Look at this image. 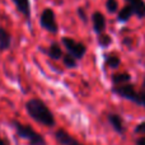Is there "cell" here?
<instances>
[{"label": "cell", "instance_id": "cell-1", "mask_svg": "<svg viewBox=\"0 0 145 145\" xmlns=\"http://www.w3.org/2000/svg\"><path fill=\"white\" fill-rule=\"evenodd\" d=\"M25 111H27L28 116L40 125L46 126V127H54L56 125V120L52 111L40 98H32V99L27 101Z\"/></svg>", "mask_w": 145, "mask_h": 145}, {"label": "cell", "instance_id": "cell-2", "mask_svg": "<svg viewBox=\"0 0 145 145\" xmlns=\"http://www.w3.org/2000/svg\"><path fill=\"white\" fill-rule=\"evenodd\" d=\"M12 125L14 127L17 135L19 138L24 139L25 141H28L29 145H47L45 138L40 133H37L32 126L24 125V123L19 122V121H13Z\"/></svg>", "mask_w": 145, "mask_h": 145}, {"label": "cell", "instance_id": "cell-3", "mask_svg": "<svg viewBox=\"0 0 145 145\" xmlns=\"http://www.w3.org/2000/svg\"><path fill=\"white\" fill-rule=\"evenodd\" d=\"M112 93L118 95L120 98H123V99L130 101V102L140 106L139 92L136 90L135 85L131 84V83H126V84H121V85H112Z\"/></svg>", "mask_w": 145, "mask_h": 145}, {"label": "cell", "instance_id": "cell-4", "mask_svg": "<svg viewBox=\"0 0 145 145\" xmlns=\"http://www.w3.org/2000/svg\"><path fill=\"white\" fill-rule=\"evenodd\" d=\"M61 43H63V46L65 47L66 52H68L69 55H71L72 57H75L76 60H82L85 56V54H87V46L82 42L75 41L74 38H71V37L64 36V37L61 38Z\"/></svg>", "mask_w": 145, "mask_h": 145}, {"label": "cell", "instance_id": "cell-5", "mask_svg": "<svg viewBox=\"0 0 145 145\" xmlns=\"http://www.w3.org/2000/svg\"><path fill=\"white\" fill-rule=\"evenodd\" d=\"M40 25L45 31L54 33V35H56L59 32V24L57 20H56L55 12L51 8H45L42 10V13L40 15Z\"/></svg>", "mask_w": 145, "mask_h": 145}, {"label": "cell", "instance_id": "cell-6", "mask_svg": "<svg viewBox=\"0 0 145 145\" xmlns=\"http://www.w3.org/2000/svg\"><path fill=\"white\" fill-rule=\"evenodd\" d=\"M54 136H55V140L60 145H85L80 143L79 140H76L75 138H72L70 134L66 130H64V129H57L55 131V134H54Z\"/></svg>", "mask_w": 145, "mask_h": 145}, {"label": "cell", "instance_id": "cell-7", "mask_svg": "<svg viewBox=\"0 0 145 145\" xmlns=\"http://www.w3.org/2000/svg\"><path fill=\"white\" fill-rule=\"evenodd\" d=\"M90 20H92V25H93V31H94L95 35H102L105 33L106 25H107V22H106L105 15L101 12H94L90 17Z\"/></svg>", "mask_w": 145, "mask_h": 145}, {"label": "cell", "instance_id": "cell-8", "mask_svg": "<svg viewBox=\"0 0 145 145\" xmlns=\"http://www.w3.org/2000/svg\"><path fill=\"white\" fill-rule=\"evenodd\" d=\"M107 120H108L111 127L113 129V131H115V133H117L118 135H123V134H125L126 127H125V125H123L122 117H121L118 113L110 112L107 115Z\"/></svg>", "mask_w": 145, "mask_h": 145}, {"label": "cell", "instance_id": "cell-9", "mask_svg": "<svg viewBox=\"0 0 145 145\" xmlns=\"http://www.w3.org/2000/svg\"><path fill=\"white\" fill-rule=\"evenodd\" d=\"M17 8V10L27 19V22L31 24V1L29 0H10Z\"/></svg>", "mask_w": 145, "mask_h": 145}, {"label": "cell", "instance_id": "cell-10", "mask_svg": "<svg viewBox=\"0 0 145 145\" xmlns=\"http://www.w3.org/2000/svg\"><path fill=\"white\" fill-rule=\"evenodd\" d=\"M125 1L133 9L134 15H136L139 19L145 18V1L144 0H125Z\"/></svg>", "mask_w": 145, "mask_h": 145}, {"label": "cell", "instance_id": "cell-11", "mask_svg": "<svg viewBox=\"0 0 145 145\" xmlns=\"http://www.w3.org/2000/svg\"><path fill=\"white\" fill-rule=\"evenodd\" d=\"M12 46V36L4 27H0V51H7Z\"/></svg>", "mask_w": 145, "mask_h": 145}, {"label": "cell", "instance_id": "cell-12", "mask_svg": "<svg viewBox=\"0 0 145 145\" xmlns=\"http://www.w3.org/2000/svg\"><path fill=\"white\" fill-rule=\"evenodd\" d=\"M46 54H47L48 57L52 59V60H60V59H63V56H64L63 48H61V46L59 45L57 42L51 43V45L48 46V48L46 50Z\"/></svg>", "mask_w": 145, "mask_h": 145}, {"label": "cell", "instance_id": "cell-13", "mask_svg": "<svg viewBox=\"0 0 145 145\" xmlns=\"http://www.w3.org/2000/svg\"><path fill=\"white\" fill-rule=\"evenodd\" d=\"M112 80V85H121V84H126V83L131 82V75L127 71H122V72H115L111 76Z\"/></svg>", "mask_w": 145, "mask_h": 145}, {"label": "cell", "instance_id": "cell-14", "mask_svg": "<svg viewBox=\"0 0 145 145\" xmlns=\"http://www.w3.org/2000/svg\"><path fill=\"white\" fill-rule=\"evenodd\" d=\"M105 64L107 68L116 70V69H118L121 65V59L117 54H107V55L105 56Z\"/></svg>", "mask_w": 145, "mask_h": 145}, {"label": "cell", "instance_id": "cell-15", "mask_svg": "<svg viewBox=\"0 0 145 145\" xmlns=\"http://www.w3.org/2000/svg\"><path fill=\"white\" fill-rule=\"evenodd\" d=\"M134 15V12L129 5H125L122 7L120 10L117 12V22L120 23H126L130 20V18Z\"/></svg>", "mask_w": 145, "mask_h": 145}, {"label": "cell", "instance_id": "cell-16", "mask_svg": "<svg viewBox=\"0 0 145 145\" xmlns=\"http://www.w3.org/2000/svg\"><path fill=\"white\" fill-rule=\"evenodd\" d=\"M61 60H63V64L65 65V68H68V69H75L78 66V60L75 57H72L71 55H69L68 52L64 54Z\"/></svg>", "mask_w": 145, "mask_h": 145}, {"label": "cell", "instance_id": "cell-17", "mask_svg": "<svg viewBox=\"0 0 145 145\" xmlns=\"http://www.w3.org/2000/svg\"><path fill=\"white\" fill-rule=\"evenodd\" d=\"M112 42H113L112 37H111L110 35H107V33H102V35H98V43H99L101 47L107 48V47H110V46L112 45Z\"/></svg>", "mask_w": 145, "mask_h": 145}, {"label": "cell", "instance_id": "cell-18", "mask_svg": "<svg viewBox=\"0 0 145 145\" xmlns=\"http://www.w3.org/2000/svg\"><path fill=\"white\" fill-rule=\"evenodd\" d=\"M106 5V9H107L108 13H111V14H117V12L120 9H118V1L117 0H106L105 3Z\"/></svg>", "mask_w": 145, "mask_h": 145}, {"label": "cell", "instance_id": "cell-19", "mask_svg": "<svg viewBox=\"0 0 145 145\" xmlns=\"http://www.w3.org/2000/svg\"><path fill=\"white\" fill-rule=\"evenodd\" d=\"M134 133L136 134V135H145V121L143 122L138 123V125L135 126V129H134Z\"/></svg>", "mask_w": 145, "mask_h": 145}, {"label": "cell", "instance_id": "cell-20", "mask_svg": "<svg viewBox=\"0 0 145 145\" xmlns=\"http://www.w3.org/2000/svg\"><path fill=\"white\" fill-rule=\"evenodd\" d=\"M76 13H78V15H79V18L80 19L83 20V22L84 23H87L88 22V19H89V18H88V15H87V12H85V9L83 7H79L76 9Z\"/></svg>", "mask_w": 145, "mask_h": 145}, {"label": "cell", "instance_id": "cell-21", "mask_svg": "<svg viewBox=\"0 0 145 145\" xmlns=\"http://www.w3.org/2000/svg\"><path fill=\"white\" fill-rule=\"evenodd\" d=\"M139 95H140V106L145 108V78L143 80V85H141V89L139 92Z\"/></svg>", "mask_w": 145, "mask_h": 145}, {"label": "cell", "instance_id": "cell-22", "mask_svg": "<svg viewBox=\"0 0 145 145\" xmlns=\"http://www.w3.org/2000/svg\"><path fill=\"white\" fill-rule=\"evenodd\" d=\"M135 145H145V135L139 136L135 140Z\"/></svg>", "mask_w": 145, "mask_h": 145}, {"label": "cell", "instance_id": "cell-23", "mask_svg": "<svg viewBox=\"0 0 145 145\" xmlns=\"http://www.w3.org/2000/svg\"><path fill=\"white\" fill-rule=\"evenodd\" d=\"M0 145H9V144H8L3 138H0Z\"/></svg>", "mask_w": 145, "mask_h": 145}]
</instances>
